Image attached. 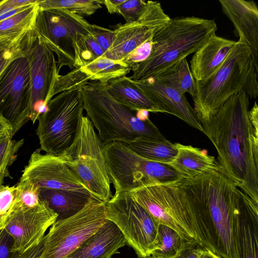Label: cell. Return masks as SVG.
<instances>
[{
	"label": "cell",
	"instance_id": "7dc6e473",
	"mask_svg": "<svg viewBox=\"0 0 258 258\" xmlns=\"http://www.w3.org/2000/svg\"><path fill=\"white\" fill-rule=\"evenodd\" d=\"M9 214L0 216V230L5 228L6 222Z\"/></svg>",
	"mask_w": 258,
	"mask_h": 258
},
{
	"label": "cell",
	"instance_id": "8992f818",
	"mask_svg": "<svg viewBox=\"0 0 258 258\" xmlns=\"http://www.w3.org/2000/svg\"><path fill=\"white\" fill-rule=\"evenodd\" d=\"M87 116L81 120L77 135L60 154L67 165L98 200L106 203L112 197L104 145Z\"/></svg>",
	"mask_w": 258,
	"mask_h": 258
},
{
	"label": "cell",
	"instance_id": "83f0119b",
	"mask_svg": "<svg viewBox=\"0 0 258 258\" xmlns=\"http://www.w3.org/2000/svg\"><path fill=\"white\" fill-rule=\"evenodd\" d=\"M38 2L0 22V39L13 37L34 28L38 11Z\"/></svg>",
	"mask_w": 258,
	"mask_h": 258
},
{
	"label": "cell",
	"instance_id": "d6a6232c",
	"mask_svg": "<svg viewBox=\"0 0 258 258\" xmlns=\"http://www.w3.org/2000/svg\"><path fill=\"white\" fill-rule=\"evenodd\" d=\"M104 53L91 34L84 36L76 45L75 68L87 65Z\"/></svg>",
	"mask_w": 258,
	"mask_h": 258
},
{
	"label": "cell",
	"instance_id": "9c48e42d",
	"mask_svg": "<svg viewBox=\"0 0 258 258\" xmlns=\"http://www.w3.org/2000/svg\"><path fill=\"white\" fill-rule=\"evenodd\" d=\"M84 110L81 88L63 91L51 99L37 119L36 135L40 150L59 155L70 147Z\"/></svg>",
	"mask_w": 258,
	"mask_h": 258
},
{
	"label": "cell",
	"instance_id": "44dd1931",
	"mask_svg": "<svg viewBox=\"0 0 258 258\" xmlns=\"http://www.w3.org/2000/svg\"><path fill=\"white\" fill-rule=\"evenodd\" d=\"M126 242L123 234L111 221L106 223L66 258H111L119 253Z\"/></svg>",
	"mask_w": 258,
	"mask_h": 258
},
{
	"label": "cell",
	"instance_id": "c3c4849f",
	"mask_svg": "<svg viewBox=\"0 0 258 258\" xmlns=\"http://www.w3.org/2000/svg\"><path fill=\"white\" fill-rule=\"evenodd\" d=\"M146 258H163V257L155 255H151L149 256L146 257Z\"/></svg>",
	"mask_w": 258,
	"mask_h": 258
},
{
	"label": "cell",
	"instance_id": "836d02e7",
	"mask_svg": "<svg viewBox=\"0 0 258 258\" xmlns=\"http://www.w3.org/2000/svg\"><path fill=\"white\" fill-rule=\"evenodd\" d=\"M13 137H7L0 141V187L5 178L9 176V167L16 160L18 152L24 144L23 139L16 140Z\"/></svg>",
	"mask_w": 258,
	"mask_h": 258
},
{
	"label": "cell",
	"instance_id": "f35d334b",
	"mask_svg": "<svg viewBox=\"0 0 258 258\" xmlns=\"http://www.w3.org/2000/svg\"><path fill=\"white\" fill-rule=\"evenodd\" d=\"M90 30L95 40L105 52L113 43L114 37V30L94 24H91Z\"/></svg>",
	"mask_w": 258,
	"mask_h": 258
},
{
	"label": "cell",
	"instance_id": "b9f144b4",
	"mask_svg": "<svg viewBox=\"0 0 258 258\" xmlns=\"http://www.w3.org/2000/svg\"><path fill=\"white\" fill-rule=\"evenodd\" d=\"M13 239L5 228L0 230V258H10L12 255Z\"/></svg>",
	"mask_w": 258,
	"mask_h": 258
},
{
	"label": "cell",
	"instance_id": "277c9868",
	"mask_svg": "<svg viewBox=\"0 0 258 258\" xmlns=\"http://www.w3.org/2000/svg\"><path fill=\"white\" fill-rule=\"evenodd\" d=\"M81 90L87 116L103 145L128 144L141 137L166 139L149 118L148 111L135 110L119 103L109 94L106 83L88 82Z\"/></svg>",
	"mask_w": 258,
	"mask_h": 258
},
{
	"label": "cell",
	"instance_id": "4fadbf2b",
	"mask_svg": "<svg viewBox=\"0 0 258 258\" xmlns=\"http://www.w3.org/2000/svg\"><path fill=\"white\" fill-rule=\"evenodd\" d=\"M31 99L30 67L24 54L13 59L0 75V116L14 135L30 120Z\"/></svg>",
	"mask_w": 258,
	"mask_h": 258
},
{
	"label": "cell",
	"instance_id": "bcb514c9",
	"mask_svg": "<svg viewBox=\"0 0 258 258\" xmlns=\"http://www.w3.org/2000/svg\"><path fill=\"white\" fill-rule=\"evenodd\" d=\"M199 258H221L207 248L203 247Z\"/></svg>",
	"mask_w": 258,
	"mask_h": 258
},
{
	"label": "cell",
	"instance_id": "1f68e13d",
	"mask_svg": "<svg viewBox=\"0 0 258 258\" xmlns=\"http://www.w3.org/2000/svg\"><path fill=\"white\" fill-rule=\"evenodd\" d=\"M33 29L17 36L0 39V75L13 59L25 54Z\"/></svg>",
	"mask_w": 258,
	"mask_h": 258
},
{
	"label": "cell",
	"instance_id": "52a82bcc",
	"mask_svg": "<svg viewBox=\"0 0 258 258\" xmlns=\"http://www.w3.org/2000/svg\"><path fill=\"white\" fill-rule=\"evenodd\" d=\"M104 151L115 192H130L141 187L166 184L183 178L168 164L144 158L126 144L110 142L104 145Z\"/></svg>",
	"mask_w": 258,
	"mask_h": 258
},
{
	"label": "cell",
	"instance_id": "7402d4cb",
	"mask_svg": "<svg viewBox=\"0 0 258 258\" xmlns=\"http://www.w3.org/2000/svg\"><path fill=\"white\" fill-rule=\"evenodd\" d=\"M237 258H257L258 204L248 196L243 202L236 224Z\"/></svg>",
	"mask_w": 258,
	"mask_h": 258
},
{
	"label": "cell",
	"instance_id": "7c38bea8",
	"mask_svg": "<svg viewBox=\"0 0 258 258\" xmlns=\"http://www.w3.org/2000/svg\"><path fill=\"white\" fill-rule=\"evenodd\" d=\"M91 24L83 17L63 9L38 11L34 29L57 57L59 71L76 66V45L83 36L91 34Z\"/></svg>",
	"mask_w": 258,
	"mask_h": 258
},
{
	"label": "cell",
	"instance_id": "6da1fadb",
	"mask_svg": "<svg viewBox=\"0 0 258 258\" xmlns=\"http://www.w3.org/2000/svg\"><path fill=\"white\" fill-rule=\"evenodd\" d=\"M249 98L242 92L233 95L202 125L219 166L258 204V106L255 101L249 110Z\"/></svg>",
	"mask_w": 258,
	"mask_h": 258
},
{
	"label": "cell",
	"instance_id": "f1b7e54d",
	"mask_svg": "<svg viewBox=\"0 0 258 258\" xmlns=\"http://www.w3.org/2000/svg\"><path fill=\"white\" fill-rule=\"evenodd\" d=\"M153 77L183 94L188 93L192 97L195 96L196 81L186 58Z\"/></svg>",
	"mask_w": 258,
	"mask_h": 258
},
{
	"label": "cell",
	"instance_id": "60d3db41",
	"mask_svg": "<svg viewBox=\"0 0 258 258\" xmlns=\"http://www.w3.org/2000/svg\"><path fill=\"white\" fill-rule=\"evenodd\" d=\"M202 248L196 240H183L178 252L172 258H199Z\"/></svg>",
	"mask_w": 258,
	"mask_h": 258
},
{
	"label": "cell",
	"instance_id": "d4e9b609",
	"mask_svg": "<svg viewBox=\"0 0 258 258\" xmlns=\"http://www.w3.org/2000/svg\"><path fill=\"white\" fill-rule=\"evenodd\" d=\"M39 197L57 214L56 220L75 215L85 207L91 198H94L75 191L42 187L39 188Z\"/></svg>",
	"mask_w": 258,
	"mask_h": 258
},
{
	"label": "cell",
	"instance_id": "8d00e7d4",
	"mask_svg": "<svg viewBox=\"0 0 258 258\" xmlns=\"http://www.w3.org/2000/svg\"><path fill=\"white\" fill-rule=\"evenodd\" d=\"M152 39L153 37L149 39L122 60L130 67L131 70L146 59L150 55L152 47Z\"/></svg>",
	"mask_w": 258,
	"mask_h": 258
},
{
	"label": "cell",
	"instance_id": "f6af8a7d",
	"mask_svg": "<svg viewBox=\"0 0 258 258\" xmlns=\"http://www.w3.org/2000/svg\"><path fill=\"white\" fill-rule=\"evenodd\" d=\"M125 0H105L103 1V5L105 6L109 13H117L118 7Z\"/></svg>",
	"mask_w": 258,
	"mask_h": 258
},
{
	"label": "cell",
	"instance_id": "7bdbcfd3",
	"mask_svg": "<svg viewBox=\"0 0 258 258\" xmlns=\"http://www.w3.org/2000/svg\"><path fill=\"white\" fill-rule=\"evenodd\" d=\"M44 242V237L41 241L23 253L13 252L10 258H39L42 252Z\"/></svg>",
	"mask_w": 258,
	"mask_h": 258
},
{
	"label": "cell",
	"instance_id": "ab89813d",
	"mask_svg": "<svg viewBox=\"0 0 258 258\" xmlns=\"http://www.w3.org/2000/svg\"><path fill=\"white\" fill-rule=\"evenodd\" d=\"M16 186L3 185L0 187V216L10 214L15 203Z\"/></svg>",
	"mask_w": 258,
	"mask_h": 258
},
{
	"label": "cell",
	"instance_id": "cb8c5ba5",
	"mask_svg": "<svg viewBox=\"0 0 258 258\" xmlns=\"http://www.w3.org/2000/svg\"><path fill=\"white\" fill-rule=\"evenodd\" d=\"M109 94L124 105L137 111L159 112L150 99L125 76L109 80L106 83Z\"/></svg>",
	"mask_w": 258,
	"mask_h": 258
},
{
	"label": "cell",
	"instance_id": "3957f363",
	"mask_svg": "<svg viewBox=\"0 0 258 258\" xmlns=\"http://www.w3.org/2000/svg\"><path fill=\"white\" fill-rule=\"evenodd\" d=\"M257 81L258 67L251 51L244 40L238 39L216 72L207 79L196 81L194 109L201 124L210 120L238 92L256 98Z\"/></svg>",
	"mask_w": 258,
	"mask_h": 258
},
{
	"label": "cell",
	"instance_id": "f546056e",
	"mask_svg": "<svg viewBox=\"0 0 258 258\" xmlns=\"http://www.w3.org/2000/svg\"><path fill=\"white\" fill-rule=\"evenodd\" d=\"M100 0H38V10L63 9L80 16H90L102 7Z\"/></svg>",
	"mask_w": 258,
	"mask_h": 258
},
{
	"label": "cell",
	"instance_id": "4316f807",
	"mask_svg": "<svg viewBox=\"0 0 258 258\" xmlns=\"http://www.w3.org/2000/svg\"><path fill=\"white\" fill-rule=\"evenodd\" d=\"M79 69L89 80L105 83L124 76L131 71L130 67L123 61L113 60L104 55Z\"/></svg>",
	"mask_w": 258,
	"mask_h": 258
},
{
	"label": "cell",
	"instance_id": "d590c367",
	"mask_svg": "<svg viewBox=\"0 0 258 258\" xmlns=\"http://www.w3.org/2000/svg\"><path fill=\"white\" fill-rule=\"evenodd\" d=\"M148 1L142 0H125L118 8L117 14L125 19V23L136 21L146 10Z\"/></svg>",
	"mask_w": 258,
	"mask_h": 258
},
{
	"label": "cell",
	"instance_id": "4dcf8cb0",
	"mask_svg": "<svg viewBox=\"0 0 258 258\" xmlns=\"http://www.w3.org/2000/svg\"><path fill=\"white\" fill-rule=\"evenodd\" d=\"M184 239L172 228L159 224L154 250L151 255L172 258L178 252Z\"/></svg>",
	"mask_w": 258,
	"mask_h": 258
},
{
	"label": "cell",
	"instance_id": "5bb4252c",
	"mask_svg": "<svg viewBox=\"0 0 258 258\" xmlns=\"http://www.w3.org/2000/svg\"><path fill=\"white\" fill-rule=\"evenodd\" d=\"M25 56L29 63L31 86L30 120L34 123L56 94V87L61 75L59 74L53 52L34 29Z\"/></svg>",
	"mask_w": 258,
	"mask_h": 258
},
{
	"label": "cell",
	"instance_id": "d6986e66",
	"mask_svg": "<svg viewBox=\"0 0 258 258\" xmlns=\"http://www.w3.org/2000/svg\"><path fill=\"white\" fill-rule=\"evenodd\" d=\"M223 12L232 22L234 32L249 47L258 67V8L253 1L219 0Z\"/></svg>",
	"mask_w": 258,
	"mask_h": 258
},
{
	"label": "cell",
	"instance_id": "484cf974",
	"mask_svg": "<svg viewBox=\"0 0 258 258\" xmlns=\"http://www.w3.org/2000/svg\"><path fill=\"white\" fill-rule=\"evenodd\" d=\"M127 145L144 158L165 164L171 162L177 153L174 144L167 139L162 140L141 137Z\"/></svg>",
	"mask_w": 258,
	"mask_h": 258
},
{
	"label": "cell",
	"instance_id": "74e56055",
	"mask_svg": "<svg viewBox=\"0 0 258 258\" xmlns=\"http://www.w3.org/2000/svg\"><path fill=\"white\" fill-rule=\"evenodd\" d=\"M38 0L0 1V22L22 10L27 6L36 3Z\"/></svg>",
	"mask_w": 258,
	"mask_h": 258
},
{
	"label": "cell",
	"instance_id": "5b68a950",
	"mask_svg": "<svg viewBox=\"0 0 258 258\" xmlns=\"http://www.w3.org/2000/svg\"><path fill=\"white\" fill-rule=\"evenodd\" d=\"M214 20L195 16L170 18L153 37L151 53L129 77L141 81L155 77L195 53L217 30Z\"/></svg>",
	"mask_w": 258,
	"mask_h": 258
},
{
	"label": "cell",
	"instance_id": "ee69618b",
	"mask_svg": "<svg viewBox=\"0 0 258 258\" xmlns=\"http://www.w3.org/2000/svg\"><path fill=\"white\" fill-rule=\"evenodd\" d=\"M14 136L11 125L0 116V141L7 137Z\"/></svg>",
	"mask_w": 258,
	"mask_h": 258
},
{
	"label": "cell",
	"instance_id": "8fae6325",
	"mask_svg": "<svg viewBox=\"0 0 258 258\" xmlns=\"http://www.w3.org/2000/svg\"><path fill=\"white\" fill-rule=\"evenodd\" d=\"M105 203L107 219L121 231L126 244L138 258H146L154 250L159 224L130 192H115Z\"/></svg>",
	"mask_w": 258,
	"mask_h": 258
},
{
	"label": "cell",
	"instance_id": "7a4b0ae2",
	"mask_svg": "<svg viewBox=\"0 0 258 258\" xmlns=\"http://www.w3.org/2000/svg\"><path fill=\"white\" fill-rule=\"evenodd\" d=\"M204 248L221 258H237L236 224L248 196L219 166L196 177L181 178Z\"/></svg>",
	"mask_w": 258,
	"mask_h": 258
},
{
	"label": "cell",
	"instance_id": "ba28073f",
	"mask_svg": "<svg viewBox=\"0 0 258 258\" xmlns=\"http://www.w3.org/2000/svg\"><path fill=\"white\" fill-rule=\"evenodd\" d=\"M179 180L141 187L130 192L159 224L172 228L183 239L196 240L203 247L192 210Z\"/></svg>",
	"mask_w": 258,
	"mask_h": 258
},
{
	"label": "cell",
	"instance_id": "603a6c76",
	"mask_svg": "<svg viewBox=\"0 0 258 258\" xmlns=\"http://www.w3.org/2000/svg\"><path fill=\"white\" fill-rule=\"evenodd\" d=\"M174 145L177 150V154L167 164L183 178L196 177L218 166L215 157L209 155L206 150L179 143Z\"/></svg>",
	"mask_w": 258,
	"mask_h": 258
},
{
	"label": "cell",
	"instance_id": "9a60e30c",
	"mask_svg": "<svg viewBox=\"0 0 258 258\" xmlns=\"http://www.w3.org/2000/svg\"><path fill=\"white\" fill-rule=\"evenodd\" d=\"M24 180L39 188L67 190L94 197L60 155L34 151L22 171L20 181Z\"/></svg>",
	"mask_w": 258,
	"mask_h": 258
},
{
	"label": "cell",
	"instance_id": "2e32d148",
	"mask_svg": "<svg viewBox=\"0 0 258 258\" xmlns=\"http://www.w3.org/2000/svg\"><path fill=\"white\" fill-rule=\"evenodd\" d=\"M170 19L159 2L148 1L146 10L136 21L119 25L114 30L113 43L103 55L113 60H122L153 37Z\"/></svg>",
	"mask_w": 258,
	"mask_h": 258
},
{
	"label": "cell",
	"instance_id": "e0dca14e",
	"mask_svg": "<svg viewBox=\"0 0 258 258\" xmlns=\"http://www.w3.org/2000/svg\"><path fill=\"white\" fill-rule=\"evenodd\" d=\"M37 206L22 210L12 208L5 229L12 237V252L23 253L38 245L48 227L56 220L57 214L40 199Z\"/></svg>",
	"mask_w": 258,
	"mask_h": 258
},
{
	"label": "cell",
	"instance_id": "30bf717a",
	"mask_svg": "<svg viewBox=\"0 0 258 258\" xmlns=\"http://www.w3.org/2000/svg\"><path fill=\"white\" fill-rule=\"evenodd\" d=\"M105 203L91 198L75 215L56 220L44 236L39 258H66L107 221Z\"/></svg>",
	"mask_w": 258,
	"mask_h": 258
},
{
	"label": "cell",
	"instance_id": "e575fe53",
	"mask_svg": "<svg viewBox=\"0 0 258 258\" xmlns=\"http://www.w3.org/2000/svg\"><path fill=\"white\" fill-rule=\"evenodd\" d=\"M15 186L16 195L13 208L27 210L39 205L41 200L38 187L27 180L20 181Z\"/></svg>",
	"mask_w": 258,
	"mask_h": 258
},
{
	"label": "cell",
	"instance_id": "ac0fdd59",
	"mask_svg": "<svg viewBox=\"0 0 258 258\" xmlns=\"http://www.w3.org/2000/svg\"><path fill=\"white\" fill-rule=\"evenodd\" d=\"M133 81L152 102L159 112L175 116L203 133L202 124L185 94L154 77Z\"/></svg>",
	"mask_w": 258,
	"mask_h": 258
},
{
	"label": "cell",
	"instance_id": "ffe728a7",
	"mask_svg": "<svg viewBox=\"0 0 258 258\" xmlns=\"http://www.w3.org/2000/svg\"><path fill=\"white\" fill-rule=\"evenodd\" d=\"M236 41L213 34L195 53L190 69L196 81L207 79L224 62Z\"/></svg>",
	"mask_w": 258,
	"mask_h": 258
}]
</instances>
